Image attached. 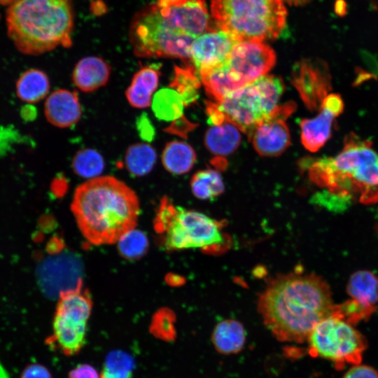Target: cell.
<instances>
[{
  "mask_svg": "<svg viewBox=\"0 0 378 378\" xmlns=\"http://www.w3.org/2000/svg\"><path fill=\"white\" fill-rule=\"evenodd\" d=\"M328 284L315 274L291 273L273 279L260 295L258 311L279 341L302 343L333 309Z\"/></svg>",
  "mask_w": 378,
  "mask_h": 378,
  "instance_id": "obj_1",
  "label": "cell"
},
{
  "mask_svg": "<svg viewBox=\"0 0 378 378\" xmlns=\"http://www.w3.org/2000/svg\"><path fill=\"white\" fill-rule=\"evenodd\" d=\"M209 13L203 0H187L175 6L153 4L132 18L130 40L139 57L178 58L191 64V46L209 31Z\"/></svg>",
  "mask_w": 378,
  "mask_h": 378,
  "instance_id": "obj_2",
  "label": "cell"
},
{
  "mask_svg": "<svg viewBox=\"0 0 378 378\" xmlns=\"http://www.w3.org/2000/svg\"><path fill=\"white\" fill-rule=\"evenodd\" d=\"M71 208L82 234L94 245L117 243L135 228L140 211L135 192L111 176L78 186Z\"/></svg>",
  "mask_w": 378,
  "mask_h": 378,
  "instance_id": "obj_3",
  "label": "cell"
},
{
  "mask_svg": "<svg viewBox=\"0 0 378 378\" xmlns=\"http://www.w3.org/2000/svg\"><path fill=\"white\" fill-rule=\"evenodd\" d=\"M309 176L316 185L350 204L378 202V154L372 142L353 132L334 158L317 159L309 166Z\"/></svg>",
  "mask_w": 378,
  "mask_h": 378,
  "instance_id": "obj_4",
  "label": "cell"
},
{
  "mask_svg": "<svg viewBox=\"0 0 378 378\" xmlns=\"http://www.w3.org/2000/svg\"><path fill=\"white\" fill-rule=\"evenodd\" d=\"M8 36L23 54L38 55L72 44L71 0H13L6 15Z\"/></svg>",
  "mask_w": 378,
  "mask_h": 378,
  "instance_id": "obj_5",
  "label": "cell"
},
{
  "mask_svg": "<svg viewBox=\"0 0 378 378\" xmlns=\"http://www.w3.org/2000/svg\"><path fill=\"white\" fill-rule=\"evenodd\" d=\"M211 11L217 28L237 42L276 38L287 16L281 0H211Z\"/></svg>",
  "mask_w": 378,
  "mask_h": 378,
  "instance_id": "obj_6",
  "label": "cell"
},
{
  "mask_svg": "<svg viewBox=\"0 0 378 378\" xmlns=\"http://www.w3.org/2000/svg\"><path fill=\"white\" fill-rule=\"evenodd\" d=\"M276 62L274 50L259 41L237 42L227 60L200 74L206 94L216 102L265 76Z\"/></svg>",
  "mask_w": 378,
  "mask_h": 378,
  "instance_id": "obj_7",
  "label": "cell"
},
{
  "mask_svg": "<svg viewBox=\"0 0 378 378\" xmlns=\"http://www.w3.org/2000/svg\"><path fill=\"white\" fill-rule=\"evenodd\" d=\"M284 90L278 76H264L217 103L226 120L249 137L255 127L276 108Z\"/></svg>",
  "mask_w": 378,
  "mask_h": 378,
  "instance_id": "obj_8",
  "label": "cell"
},
{
  "mask_svg": "<svg viewBox=\"0 0 378 378\" xmlns=\"http://www.w3.org/2000/svg\"><path fill=\"white\" fill-rule=\"evenodd\" d=\"M155 226L163 234L164 246L169 250L206 248L223 242L214 219L201 212L174 206L166 200L160 207Z\"/></svg>",
  "mask_w": 378,
  "mask_h": 378,
  "instance_id": "obj_9",
  "label": "cell"
},
{
  "mask_svg": "<svg viewBox=\"0 0 378 378\" xmlns=\"http://www.w3.org/2000/svg\"><path fill=\"white\" fill-rule=\"evenodd\" d=\"M307 341L312 356L332 361L338 370L346 365L360 364L367 349L364 336L353 325L333 314L318 322Z\"/></svg>",
  "mask_w": 378,
  "mask_h": 378,
  "instance_id": "obj_10",
  "label": "cell"
},
{
  "mask_svg": "<svg viewBox=\"0 0 378 378\" xmlns=\"http://www.w3.org/2000/svg\"><path fill=\"white\" fill-rule=\"evenodd\" d=\"M92 309L90 294L82 285L62 291L52 321V332L47 343L64 356L78 354L86 342L88 323Z\"/></svg>",
  "mask_w": 378,
  "mask_h": 378,
  "instance_id": "obj_11",
  "label": "cell"
},
{
  "mask_svg": "<svg viewBox=\"0 0 378 378\" xmlns=\"http://www.w3.org/2000/svg\"><path fill=\"white\" fill-rule=\"evenodd\" d=\"M292 83L309 110H319L332 88L328 64L321 59L300 60L293 66Z\"/></svg>",
  "mask_w": 378,
  "mask_h": 378,
  "instance_id": "obj_12",
  "label": "cell"
},
{
  "mask_svg": "<svg viewBox=\"0 0 378 378\" xmlns=\"http://www.w3.org/2000/svg\"><path fill=\"white\" fill-rule=\"evenodd\" d=\"M295 108L293 102L277 106L268 118L255 127L248 139L259 155L278 156L289 146L290 136L286 120Z\"/></svg>",
  "mask_w": 378,
  "mask_h": 378,
  "instance_id": "obj_13",
  "label": "cell"
},
{
  "mask_svg": "<svg viewBox=\"0 0 378 378\" xmlns=\"http://www.w3.org/2000/svg\"><path fill=\"white\" fill-rule=\"evenodd\" d=\"M81 264L76 256L64 253L46 260L38 270V281L44 293L56 295L82 285Z\"/></svg>",
  "mask_w": 378,
  "mask_h": 378,
  "instance_id": "obj_14",
  "label": "cell"
},
{
  "mask_svg": "<svg viewBox=\"0 0 378 378\" xmlns=\"http://www.w3.org/2000/svg\"><path fill=\"white\" fill-rule=\"evenodd\" d=\"M317 116L300 122L301 142L311 152L318 151L331 136L332 122L344 110L338 94H329L323 100Z\"/></svg>",
  "mask_w": 378,
  "mask_h": 378,
  "instance_id": "obj_15",
  "label": "cell"
},
{
  "mask_svg": "<svg viewBox=\"0 0 378 378\" xmlns=\"http://www.w3.org/2000/svg\"><path fill=\"white\" fill-rule=\"evenodd\" d=\"M237 43L226 33L211 29L192 43L191 62L198 74L223 64Z\"/></svg>",
  "mask_w": 378,
  "mask_h": 378,
  "instance_id": "obj_16",
  "label": "cell"
},
{
  "mask_svg": "<svg viewBox=\"0 0 378 378\" xmlns=\"http://www.w3.org/2000/svg\"><path fill=\"white\" fill-rule=\"evenodd\" d=\"M48 121L60 128L76 125L82 116V107L76 91L57 89L46 99L44 106Z\"/></svg>",
  "mask_w": 378,
  "mask_h": 378,
  "instance_id": "obj_17",
  "label": "cell"
},
{
  "mask_svg": "<svg viewBox=\"0 0 378 378\" xmlns=\"http://www.w3.org/2000/svg\"><path fill=\"white\" fill-rule=\"evenodd\" d=\"M111 71L110 65L102 58L88 56L76 63L72 73V80L82 92H92L106 85Z\"/></svg>",
  "mask_w": 378,
  "mask_h": 378,
  "instance_id": "obj_18",
  "label": "cell"
},
{
  "mask_svg": "<svg viewBox=\"0 0 378 378\" xmlns=\"http://www.w3.org/2000/svg\"><path fill=\"white\" fill-rule=\"evenodd\" d=\"M160 75V65L158 64L143 66L135 73L125 91L126 98L132 107L146 108L150 106Z\"/></svg>",
  "mask_w": 378,
  "mask_h": 378,
  "instance_id": "obj_19",
  "label": "cell"
},
{
  "mask_svg": "<svg viewBox=\"0 0 378 378\" xmlns=\"http://www.w3.org/2000/svg\"><path fill=\"white\" fill-rule=\"evenodd\" d=\"M246 339V332L244 326L234 319H225L218 323L211 335V342L216 350L223 355L240 352Z\"/></svg>",
  "mask_w": 378,
  "mask_h": 378,
  "instance_id": "obj_20",
  "label": "cell"
},
{
  "mask_svg": "<svg viewBox=\"0 0 378 378\" xmlns=\"http://www.w3.org/2000/svg\"><path fill=\"white\" fill-rule=\"evenodd\" d=\"M346 293L351 299L362 305L377 309L378 304V276L369 270L353 273L346 284Z\"/></svg>",
  "mask_w": 378,
  "mask_h": 378,
  "instance_id": "obj_21",
  "label": "cell"
},
{
  "mask_svg": "<svg viewBox=\"0 0 378 378\" xmlns=\"http://www.w3.org/2000/svg\"><path fill=\"white\" fill-rule=\"evenodd\" d=\"M240 140L238 128L227 120L209 128L204 136L206 148L218 156L233 153L239 146Z\"/></svg>",
  "mask_w": 378,
  "mask_h": 378,
  "instance_id": "obj_22",
  "label": "cell"
},
{
  "mask_svg": "<svg viewBox=\"0 0 378 378\" xmlns=\"http://www.w3.org/2000/svg\"><path fill=\"white\" fill-rule=\"evenodd\" d=\"M50 90L47 74L36 69L24 71L16 83L18 97L27 103L33 104L46 97Z\"/></svg>",
  "mask_w": 378,
  "mask_h": 378,
  "instance_id": "obj_23",
  "label": "cell"
},
{
  "mask_svg": "<svg viewBox=\"0 0 378 378\" xmlns=\"http://www.w3.org/2000/svg\"><path fill=\"white\" fill-rule=\"evenodd\" d=\"M196 154L187 143L181 141L168 142L162 155V162L167 171L174 174H183L193 167Z\"/></svg>",
  "mask_w": 378,
  "mask_h": 378,
  "instance_id": "obj_24",
  "label": "cell"
},
{
  "mask_svg": "<svg viewBox=\"0 0 378 378\" xmlns=\"http://www.w3.org/2000/svg\"><path fill=\"white\" fill-rule=\"evenodd\" d=\"M157 160L155 148L146 143H136L130 146L125 153V162L128 172L135 176L148 174Z\"/></svg>",
  "mask_w": 378,
  "mask_h": 378,
  "instance_id": "obj_25",
  "label": "cell"
},
{
  "mask_svg": "<svg viewBox=\"0 0 378 378\" xmlns=\"http://www.w3.org/2000/svg\"><path fill=\"white\" fill-rule=\"evenodd\" d=\"M198 75L192 64H186L184 67L174 66V74L169 88L181 96L185 106L195 102L198 97L200 87Z\"/></svg>",
  "mask_w": 378,
  "mask_h": 378,
  "instance_id": "obj_26",
  "label": "cell"
},
{
  "mask_svg": "<svg viewBox=\"0 0 378 378\" xmlns=\"http://www.w3.org/2000/svg\"><path fill=\"white\" fill-rule=\"evenodd\" d=\"M152 108L155 116L162 120H176L183 117L185 106L181 96L174 90L163 88L153 97Z\"/></svg>",
  "mask_w": 378,
  "mask_h": 378,
  "instance_id": "obj_27",
  "label": "cell"
},
{
  "mask_svg": "<svg viewBox=\"0 0 378 378\" xmlns=\"http://www.w3.org/2000/svg\"><path fill=\"white\" fill-rule=\"evenodd\" d=\"M190 185L194 195L201 200H213L222 194L225 189L220 173L210 169L195 173Z\"/></svg>",
  "mask_w": 378,
  "mask_h": 378,
  "instance_id": "obj_28",
  "label": "cell"
},
{
  "mask_svg": "<svg viewBox=\"0 0 378 378\" xmlns=\"http://www.w3.org/2000/svg\"><path fill=\"white\" fill-rule=\"evenodd\" d=\"M134 368V360L130 354L113 350L104 359L100 378H132Z\"/></svg>",
  "mask_w": 378,
  "mask_h": 378,
  "instance_id": "obj_29",
  "label": "cell"
},
{
  "mask_svg": "<svg viewBox=\"0 0 378 378\" xmlns=\"http://www.w3.org/2000/svg\"><path fill=\"white\" fill-rule=\"evenodd\" d=\"M74 172L79 176L89 179L99 177L104 169L102 155L92 148L79 150L72 160Z\"/></svg>",
  "mask_w": 378,
  "mask_h": 378,
  "instance_id": "obj_30",
  "label": "cell"
},
{
  "mask_svg": "<svg viewBox=\"0 0 378 378\" xmlns=\"http://www.w3.org/2000/svg\"><path fill=\"white\" fill-rule=\"evenodd\" d=\"M117 243L120 254L129 260L142 257L148 248V239L146 234L135 228L125 233Z\"/></svg>",
  "mask_w": 378,
  "mask_h": 378,
  "instance_id": "obj_31",
  "label": "cell"
},
{
  "mask_svg": "<svg viewBox=\"0 0 378 378\" xmlns=\"http://www.w3.org/2000/svg\"><path fill=\"white\" fill-rule=\"evenodd\" d=\"M174 323L175 316L173 312L167 309H161L153 316L149 326V332L158 340L172 342L176 337Z\"/></svg>",
  "mask_w": 378,
  "mask_h": 378,
  "instance_id": "obj_32",
  "label": "cell"
},
{
  "mask_svg": "<svg viewBox=\"0 0 378 378\" xmlns=\"http://www.w3.org/2000/svg\"><path fill=\"white\" fill-rule=\"evenodd\" d=\"M377 309L369 308L350 299L343 304L334 305L330 314L335 315L351 325L367 319Z\"/></svg>",
  "mask_w": 378,
  "mask_h": 378,
  "instance_id": "obj_33",
  "label": "cell"
},
{
  "mask_svg": "<svg viewBox=\"0 0 378 378\" xmlns=\"http://www.w3.org/2000/svg\"><path fill=\"white\" fill-rule=\"evenodd\" d=\"M342 378H378V372L366 365H354L349 368Z\"/></svg>",
  "mask_w": 378,
  "mask_h": 378,
  "instance_id": "obj_34",
  "label": "cell"
},
{
  "mask_svg": "<svg viewBox=\"0 0 378 378\" xmlns=\"http://www.w3.org/2000/svg\"><path fill=\"white\" fill-rule=\"evenodd\" d=\"M68 378H100V374L90 364H80L71 370Z\"/></svg>",
  "mask_w": 378,
  "mask_h": 378,
  "instance_id": "obj_35",
  "label": "cell"
},
{
  "mask_svg": "<svg viewBox=\"0 0 378 378\" xmlns=\"http://www.w3.org/2000/svg\"><path fill=\"white\" fill-rule=\"evenodd\" d=\"M21 378H52L50 372L45 366L34 363L28 365L22 372Z\"/></svg>",
  "mask_w": 378,
  "mask_h": 378,
  "instance_id": "obj_36",
  "label": "cell"
},
{
  "mask_svg": "<svg viewBox=\"0 0 378 378\" xmlns=\"http://www.w3.org/2000/svg\"><path fill=\"white\" fill-rule=\"evenodd\" d=\"M195 126L194 124L188 121L183 116L174 121L172 127L166 130L170 133H174L186 137L187 133L191 131Z\"/></svg>",
  "mask_w": 378,
  "mask_h": 378,
  "instance_id": "obj_37",
  "label": "cell"
},
{
  "mask_svg": "<svg viewBox=\"0 0 378 378\" xmlns=\"http://www.w3.org/2000/svg\"><path fill=\"white\" fill-rule=\"evenodd\" d=\"M187 0H158L157 4L160 6L167 7L181 4Z\"/></svg>",
  "mask_w": 378,
  "mask_h": 378,
  "instance_id": "obj_38",
  "label": "cell"
},
{
  "mask_svg": "<svg viewBox=\"0 0 378 378\" xmlns=\"http://www.w3.org/2000/svg\"><path fill=\"white\" fill-rule=\"evenodd\" d=\"M283 2H286L290 5L298 6L307 3L310 0H281Z\"/></svg>",
  "mask_w": 378,
  "mask_h": 378,
  "instance_id": "obj_39",
  "label": "cell"
}]
</instances>
